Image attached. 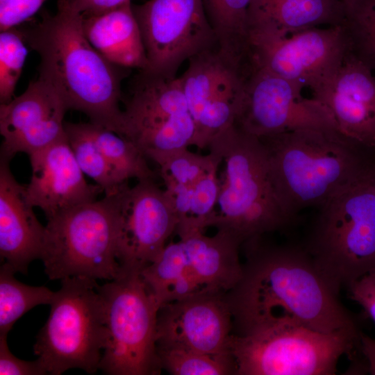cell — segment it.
I'll return each instance as SVG.
<instances>
[{
  "instance_id": "35",
  "label": "cell",
  "mask_w": 375,
  "mask_h": 375,
  "mask_svg": "<svg viewBox=\"0 0 375 375\" xmlns=\"http://www.w3.org/2000/svg\"><path fill=\"white\" fill-rule=\"evenodd\" d=\"M360 349L366 359L368 372L375 375V340L360 333Z\"/></svg>"
},
{
  "instance_id": "34",
  "label": "cell",
  "mask_w": 375,
  "mask_h": 375,
  "mask_svg": "<svg viewBox=\"0 0 375 375\" xmlns=\"http://www.w3.org/2000/svg\"><path fill=\"white\" fill-rule=\"evenodd\" d=\"M349 297L364 309L375 323V269L348 286Z\"/></svg>"
},
{
  "instance_id": "25",
  "label": "cell",
  "mask_w": 375,
  "mask_h": 375,
  "mask_svg": "<svg viewBox=\"0 0 375 375\" xmlns=\"http://www.w3.org/2000/svg\"><path fill=\"white\" fill-rule=\"evenodd\" d=\"M252 0H203L219 50L232 60L249 58L247 15Z\"/></svg>"
},
{
  "instance_id": "15",
  "label": "cell",
  "mask_w": 375,
  "mask_h": 375,
  "mask_svg": "<svg viewBox=\"0 0 375 375\" xmlns=\"http://www.w3.org/2000/svg\"><path fill=\"white\" fill-rule=\"evenodd\" d=\"M188 62L179 78L195 125L194 146L208 149L220 132L233 124L247 65L232 60L218 46Z\"/></svg>"
},
{
  "instance_id": "12",
  "label": "cell",
  "mask_w": 375,
  "mask_h": 375,
  "mask_svg": "<svg viewBox=\"0 0 375 375\" xmlns=\"http://www.w3.org/2000/svg\"><path fill=\"white\" fill-rule=\"evenodd\" d=\"M252 65L301 88L319 100L351 52L343 26L315 27L282 38L248 37Z\"/></svg>"
},
{
  "instance_id": "27",
  "label": "cell",
  "mask_w": 375,
  "mask_h": 375,
  "mask_svg": "<svg viewBox=\"0 0 375 375\" xmlns=\"http://www.w3.org/2000/svg\"><path fill=\"white\" fill-rule=\"evenodd\" d=\"M88 126L99 149L123 181L155 179L156 174L149 166L147 157L133 142L90 122Z\"/></svg>"
},
{
  "instance_id": "28",
  "label": "cell",
  "mask_w": 375,
  "mask_h": 375,
  "mask_svg": "<svg viewBox=\"0 0 375 375\" xmlns=\"http://www.w3.org/2000/svg\"><path fill=\"white\" fill-rule=\"evenodd\" d=\"M15 273L5 262L0 267V335H8L15 322L33 307L50 305L56 293L44 286L24 284Z\"/></svg>"
},
{
  "instance_id": "19",
  "label": "cell",
  "mask_w": 375,
  "mask_h": 375,
  "mask_svg": "<svg viewBox=\"0 0 375 375\" xmlns=\"http://www.w3.org/2000/svg\"><path fill=\"white\" fill-rule=\"evenodd\" d=\"M233 322L224 294H203L162 304L158 313L157 347L231 354Z\"/></svg>"
},
{
  "instance_id": "4",
  "label": "cell",
  "mask_w": 375,
  "mask_h": 375,
  "mask_svg": "<svg viewBox=\"0 0 375 375\" xmlns=\"http://www.w3.org/2000/svg\"><path fill=\"white\" fill-rule=\"evenodd\" d=\"M208 149L221 157L223 165L210 226L231 235L242 245L294 220L278 196L258 138L232 124L220 132Z\"/></svg>"
},
{
  "instance_id": "17",
  "label": "cell",
  "mask_w": 375,
  "mask_h": 375,
  "mask_svg": "<svg viewBox=\"0 0 375 375\" xmlns=\"http://www.w3.org/2000/svg\"><path fill=\"white\" fill-rule=\"evenodd\" d=\"M221 157L209 151L206 155L184 149L158 164L165 192L174 209L179 238L204 232L215 213Z\"/></svg>"
},
{
  "instance_id": "23",
  "label": "cell",
  "mask_w": 375,
  "mask_h": 375,
  "mask_svg": "<svg viewBox=\"0 0 375 375\" xmlns=\"http://www.w3.org/2000/svg\"><path fill=\"white\" fill-rule=\"evenodd\" d=\"M341 0H252L247 15L248 37L282 38L306 29L343 26Z\"/></svg>"
},
{
  "instance_id": "24",
  "label": "cell",
  "mask_w": 375,
  "mask_h": 375,
  "mask_svg": "<svg viewBox=\"0 0 375 375\" xmlns=\"http://www.w3.org/2000/svg\"><path fill=\"white\" fill-rule=\"evenodd\" d=\"M82 16L87 39L106 59L127 69H149L140 29L131 1L102 13Z\"/></svg>"
},
{
  "instance_id": "20",
  "label": "cell",
  "mask_w": 375,
  "mask_h": 375,
  "mask_svg": "<svg viewBox=\"0 0 375 375\" xmlns=\"http://www.w3.org/2000/svg\"><path fill=\"white\" fill-rule=\"evenodd\" d=\"M28 156L32 174L25 186L27 197L47 219L94 201L103 192L98 185L86 182L67 137Z\"/></svg>"
},
{
  "instance_id": "11",
  "label": "cell",
  "mask_w": 375,
  "mask_h": 375,
  "mask_svg": "<svg viewBox=\"0 0 375 375\" xmlns=\"http://www.w3.org/2000/svg\"><path fill=\"white\" fill-rule=\"evenodd\" d=\"M122 136L156 163L194 146L195 125L179 76L140 70L123 110Z\"/></svg>"
},
{
  "instance_id": "7",
  "label": "cell",
  "mask_w": 375,
  "mask_h": 375,
  "mask_svg": "<svg viewBox=\"0 0 375 375\" xmlns=\"http://www.w3.org/2000/svg\"><path fill=\"white\" fill-rule=\"evenodd\" d=\"M61 283L37 336L34 353L49 374L72 368L94 374L99 369L108 336L99 285L81 276L64 278Z\"/></svg>"
},
{
  "instance_id": "1",
  "label": "cell",
  "mask_w": 375,
  "mask_h": 375,
  "mask_svg": "<svg viewBox=\"0 0 375 375\" xmlns=\"http://www.w3.org/2000/svg\"><path fill=\"white\" fill-rule=\"evenodd\" d=\"M262 237L242 244L247 260L241 276L224 294L233 335L287 324L323 333H360L306 249L271 246Z\"/></svg>"
},
{
  "instance_id": "31",
  "label": "cell",
  "mask_w": 375,
  "mask_h": 375,
  "mask_svg": "<svg viewBox=\"0 0 375 375\" xmlns=\"http://www.w3.org/2000/svg\"><path fill=\"white\" fill-rule=\"evenodd\" d=\"M27 49L19 29L12 27L0 34V102L13 99L17 83L21 76Z\"/></svg>"
},
{
  "instance_id": "3",
  "label": "cell",
  "mask_w": 375,
  "mask_h": 375,
  "mask_svg": "<svg viewBox=\"0 0 375 375\" xmlns=\"http://www.w3.org/2000/svg\"><path fill=\"white\" fill-rule=\"evenodd\" d=\"M259 139L278 196L294 217L375 175V150L339 131L300 129Z\"/></svg>"
},
{
  "instance_id": "33",
  "label": "cell",
  "mask_w": 375,
  "mask_h": 375,
  "mask_svg": "<svg viewBox=\"0 0 375 375\" xmlns=\"http://www.w3.org/2000/svg\"><path fill=\"white\" fill-rule=\"evenodd\" d=\"M46 0H10L0 8V29L17 26L36 13Z\"/></svg>"
},
{
  "instance_id": "21",
  "label": "cell",
  "mask_w": 375,
  "mask_h": 375,
  "mask_svg": "<svg viewBox=\"0 0 375 375\" xmlns=\"http://www.w3.org/2000/svg\"><path fill=\"white\" fill-rule=\"evenodd\" d=\"M319 101L342 133L375 150V76L367 65L350 52Z\"/></svg>"
},
{
  "instance_id": "30",
  "label": "cell",
  "mask_w": 375,
  "mask_h": 375,
  "mask_svg": "<svg viewBox=\"0 0 375 375\" xmlns=\"http://www.w3.org/2000/svg\"><path fill=\"white\" fill-rule=\"evenodd\" d=\"M343 26L351 52L375 69V0H357L346 10Z\"/></svg>"
},
{
  "instance_id": "13",
  "label": "cell",
  "mask_w": 375,
  "mask_h": 375,
  "mask_svg": "<svg viewBox=\"0 0 375 375\" xmlns=\"http://www.w3.org/2000/svg\"><path fill=\"white\" fill-rule=\"evenodd\" d=\"M300 85L251 65L235 107L233 125L258 138L300 129L339 131L328 107L305 98Z\"/></svg>"
},
{
  "instance_id": "14",
  "label": "cell",
  "mask_w": 375,
  "mask_h": 375,
  "mask_svg": "<svg viewBox=\"0 0 375 375\" xmlns=\"http://www.w3.org/2000/svg\"><path fill=\"white\" fill-rule=\"evenodd\" d=\"M147 60L148 71L176 77L182 64L218 46L203 0H148L132 4Z\"/></svg>"
},
{
  "instance_id": "10",
  "label": "cell",
  "mask_w": 375,
  "mask_h": 375,
  "mask_svg": "<svg viewBox=\"0 0 375 375\" xmlns=\"http://www.w3.org/2000/svg\"><path fill=\"white\" fill-rule=\"evenodd\" d=\"M360 333L281 325L233 334L230 351L238 375H333L339 359L360 344Z\"/></svg>"
},
{
  "instance_id": "5",
  "label": "cell",
  "mask_w": 375,
  "mask_h": 375,
  "mask_svg": "<svg viewBox=\"0 0 375 375\" xmlns=\"http://www.w3.org/2000/svg\"><path fill=\"white\" fill-rule=\"evenodd\" d=\"M306 251L336 293L375 269V175L320 206Z\"/></svg>"
},
{
  "instance_id": "16",
  "label": "cell",
  "mask_w": 375,
  "mask_h": 375,
  "mask_svg": "<svg viewBox=\"0 0 375 375\" xmlns=\"http://www.w3.org/2000/svg\"><path fill=\"white\" fill-rule=\"evenodd\" d=\"M118 213L117 258L122 271L141 272L176 231L173 206L154 179L138 181L115 194Z\"/></svg>"
},
{
  "instance_id": "36",
  "label": "cell",
  "mask_w": 375,
  "mask_h": 375,
  "mask_svg": "<svg viewBox=\"0 0 375 375\" xmlns=\"http://www.w3.org/2000/svg\"><path fill=\"white\" fill-rule=\"evenodd\" d=\"M345 6V10L350 8L357 0H341Z\"/></svg>"
},
{
  "instance_id": "26",
  "label": "cell",
  "mask_w": 375,
  "mask_h": 375,
  "mask_svg": "<svg viewBox=\"0 0 375 375\" xmlns=\"http://www.w3.org/2000/svg\"><path fill=\"white\" fill-rule=\"evenodd\" d=\"M65 130L81 169L102 189L105 196L114 195L128 185L112 169L99 149L88 123L65 122Z\"/></svg>"
},
{
  "instance_id": "32",
  "label": "cell",
  "mask_w": 375,
  "mask_h": 375,
  "mask_svg": "<svg viewBox=\"0 0 375 375\" xmlns=\"http://www.w3.org/2000/svg\"><path fill=\"white\" fill-rule=\"evenodd\" d=\"M48 374L43 362L38 358L26 361L15 356L10 351L7 335H0L1 375H44Z\"/></svg>"
},
{
  "instance_id": "18",
  "label": "cell",
  "mask_w": 375,
  "mask_h": 375,
  "mask_svg": "<svg viewBox=\"0 0 375 375\" xmlns=\"http://www.w3.org/2000/svg\"><path fill=\"white\" fill-rule=\"evenodd\" d=\"M69 110L61 95L38 77L10 101L0 105L1 159L19 152L30 155L65 138Z\"/></svg>"
},
{
  "instance_id": "8",
  "label": "cell",
  "mask_w": 375,
  "mask_h": 375,
  "mask_svg": "<svg viewBox=\"0 0 375 375\" xmlns=\"http://www.w3.org/2000/svg\"><path fill=\"white\" fill-rule=\"evenodd\" d=\"M166 244L141 272L150 294L160 307L187 297L228 292L240 279L241 244L217 231L207 236L197 232Z\"/></svg>"
},
{
  "instance_id": "6",
  "label": "cell",
  "mask_w": 375,
  "mask_h": 375,
  "mask_svg": "<svg viewBox=\"0 0 375 375\" xmlns=\"http://www.w3.org/2000/svg\"><path fill=\"white\" fill-rule=\"evenodd\" d=\"M115 194L47 219L40 259L49 279L81 276L111 281L121 274Z\"/></svg>"
},
{
  "instance_id": "37",
  "label": "cell",
  "mask_w": 375,
  "mask_h": 375,
  "mask_svg": "<svg viewBox=\"0 0 375 375\" xmlns=\"http://www.w3.org/2000/svg\"><path fill=\"white\" fill-rule=\"evenodd\" d=\"M10 0H0V8L3 7Z\"/></svg>"
},
{
  "instance_id": "2",
  "label": "cell",
  "mask_w": 375,
  "mask_h": 375,
  "mask_svg": "<svg viewBox=\"0 0 375 375\" xmlns=\"http://www.w3.org/2000/svg\"><path fill=\"white\" fill-rule=\"evenodd\" d=\"M82 19L71 0H58L54 14L44 11L40 20L18 28L40 56L39 78L56 90L69 109L122 135L121 83L127 68L112 64L92 47Z\"/></svg>"
},
{
  "instance_id": "22",
  "label": "cell",
  "mask_w": 375,
  "mask_h": 375,
  "mask_svg": "<svg viewBox=\"0 0 375 375\" xmlns=\"http://www.w3.org/2000/svg\"><path fill=\"white\" fill-rule=\"evenodd\" d=\"M8 162L0 160V256L15 273L26 274L31 262L41 258L45 226L35 216L26 187L15 178Z\"/></svg>"
},
{
  "instance_id": "9",
  "label": "cell",
  "mask_w": 375,
  "mask_h": 375,
  "mask_svg": "<svg viewBox=\"0 0 375 375\" xmlns=\"http://www.w3.org/2000/svg\"><path fill=\"white\" fill-rule=\"evenodd\" d=\"M108 336L99 369L109 375H156L162 369L157 351L160 308L140 272L122 271L98 285Z\"/></svg>"
},
{
  "instance_id": "29",
  "label": "cell",
  "mask_w": 375,
  "mask_h": 375,
  "mask_svg": "<svg viewBox=\"0 0 375 375\" xmlns=\"http://www.w3.org/2000/svg\"><path fill=\"white\" fill-rule=\"evenodd\" d=\"M162 369L174 375L235 374L231 354H210L179 347H157Z\"/></svg>"
}]
</instances>
